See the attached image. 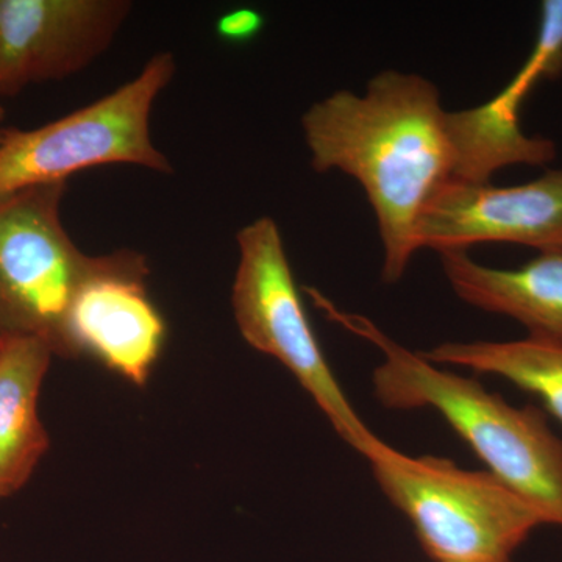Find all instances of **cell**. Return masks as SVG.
<instances>
[{"label":"cell","mask_w":562,"mask_h":562,"mask_svg":"<svg viewBox=\"0 0 562 562\" xmlns=\"http://www.w3.org/2000/svg\"><path fill=\"white\" fill-rule=\"evenodd\" d=\"M314 171H341L368 195L383 244L384 283H397L416 254V228L460 172L452 111L419 74L387 69L366 94L336 91L302 116Z\"/></svg>","instance_id":"obj_1"},{"label":"cell","mask_w":562,"mask_h":562,"mask_svg":"<svg viewBox=\"0 0 562 562\" xmlns=\"http://www.w3.org/2000/svg\"><path fill=\"white\" fill-rule=\"evenodd\" d=\"M328 319L382 351L373 392L390 409L431 408L487 465L492 475L530 503L543 524L562 527V441L536 406L516 408L475 380L443 371L422 353L405 349L361 314L336 308L306 288Z\"/></svg>","instance_id":"obj_2"},{"label":"cell","mask_w":562,"mask_h":562,"mask_svg":"<svg viewBox=\"0 0 562 562\" xmlns=\"http://www.w3.org/2000/svg\"><path fill=\"white\" fill-rule=\"evenodd\" d=\"M387 501L408 517L435 562H512L541 514L491 472L408 457L376 438L364 453Z\"/></svg>","instance_id":"obj_3"},{"label":"cell","mask_w":562,"mask_h":562,"mask_svg":"<svg viewBox=\"0 0 562 562\" xmlns=\"http://www.w3.org/2000/svg\"><path fill=\"white\" fill-rule=\"evenodd\" d=\"M68 183L0 195V339L36 338L74 360L69 316L85 284L109 271L120 250L88 255L61 221Z\"/></svg>","instance_id":"obj_4"},{"label":"cell","mask_w":562,"mask_h":562,"mask_svg":"<svg viewBox=\"0 0 562 562\" xmlns=\"http://www.w3.org/2000/svg\"><path fill=\"white\" fill-rule=\"evenodd\" d=\"M176 72L171 52H158L135 79L99 101L32 131L7 128L0 140V195L68 183L74 173L101 166L172 173L171 161L151 139L150 117Z\"/></svg>","instance_id":"obj_5"},{"label":"cell","mask_w":562,"mask_h":562,"mask_svg":"<svg viewBox=\"0 0 562 562\" xmlns=\"http://www.w3.org/2000/svg\"><path fill=\"white\" fill-rule=\"evenodd\" d=\"M239 261L232 288L235 322L244 341L279 360L325 414L335 431L364 457L376 441L347 401L295 284L277 222L258 217L236 233Z\"/></svg>","instance_id":"obj_6"},{"label":"cell","mask_w":562,"mask_h":562,"mask_svg":"<svg viewBox=\"0 0 562 562\" xmlns=\"http://www.w3.org/2000/svg\"><path fill=\"white\" fill-rule=\"evenodd\" d=\"M131 11L127 0H0V98L87 69Z\"/></svg>","instance_id":"obj_7"},{"label":"cell","mask_w":562,"mask_h":562,"mask_svg":"<svg viewBox=\"0 0 562 562\" xmlns=\"http://www.w3.org/2000/svg\"><path fill=\"white\" fill-rule=\"evenodd\" d=\"M484 243L562 249V169L516 187L450 181L416 228L417 250L465 251Z\"/></svg>","instance_id":"obj_8"},{"label":"cell","mask_w":562,"mask_h":562,"mask_svg":"<svg viewBox=\"0 0 562 562\" xmlns=\"http://www.w3.org/2000/svg\"><path fill=\"white\" fill-rule=\"evenodd\" d=\"M146 255L121 249L109 271L85 284L69 316L72 358L90 357L136 386L150 379L166 341V322L147 292Z\"/></svg>","instance_id":"obj_9"},{"label":"cell","mask_w":562,"mask_h":562,"mask_svg":"<svg viewBox=\"0 0 562 562\" xmlns=\"http://www.w3.org/2000/svg\"><path fill=\"white\" fill-rule=\"evenodd\" d=\"M443 273L454 294L484 312L522 324L528 338L562 346V249L541 251L516 269L480 265L468 251H443Z\"/></svg>","instance_id":"obj_10"},{"label":"cell","mask_w":562,"mask_h":562,"mask_svg":"<svg viewBox=\"0 0 562 562\" xmlns=\"http://www.w3.org/2000/svg\"><path fill=\"white\" fill-rule=\"evenodd\" d=\"M52 357L41 339H0V498L21 491L49 450L38 402Z\"/></svg>","instance_id":"obj_11"},{"label":"cell","mask_w":562,"mask_h":562,"mask_svg":"<svg viewBox=\"0 0 562 562\" xmlns=\"http://www.w3.org/2000/svg\"><path fill=\"white\" fill-rule=\"evenodd\" d=\"M435 364L494 373L541 398L562 424V346L527 338L509 342H446L422 353Z\"/></svg>","instance_id":"obj_12"},{"label":"cell","mask_w":562,"mask_h":562,"mask_svg":"<svg viewBox=\"0 0 562 562\" xmlns=\"http://www.w3.org/2000/svg\"><path fill=\"white\" fill-rule=\"evenodd\" d=\"M562 74V0H543L535 46L522 68L491 102L508 116L519 117L525 101L542 80Z\"/></svg>","instance_id":"obj_13"},{"label":"cell","mask_w":562,"mask_h":562,"mask_svg":"<svg viewBox=\"0 0 562 562\" xmlns=\"http://www.w3.org/2000/svg\"><path fill=\"white\" fill-rule=\"evenodd\" d=\"M265 27V18L254 9H235L222 14L216 22V33L232 44L249 43Z\"/></svg>","instance_id":"obj_14"},{"label":"cell","mask_w":562,"mask_h":562,"mask_svg":"<svg viewBox=\"0 0 562 562\" xmlns=\"http://www.w3.org/2000/svg\"><path fill=\"white\" fill-rule=\"evenodd\" d=\"M3 122H5V110H3L2 103H0V140H2L3 135H5L7 128L5 125H3Z\"/></svg>","instance_id":"obj_15"}]
</instances>
